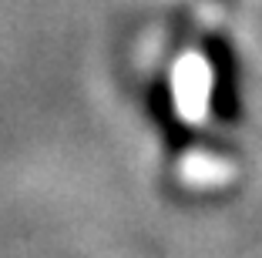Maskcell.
<instances>
[{"mask_svg":"<svg viewBox=\"0 0 262 258\" xmlns=\"http://www.w3.org/2000/svg\"><path fill=\"white\" fill-rule=\"evenodd\" d=\"M208 71H212V111L222 121L239 118V61L225 37H208L205 44Z\"/></svg>","mask_w":262,"mask_h":258,"instance_id":"obj_1","label":"cell"}]
</instances>
